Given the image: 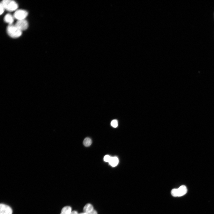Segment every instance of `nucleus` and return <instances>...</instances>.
Segmentation results:
<instances>
[{
    "label": "nucleus",
    "instance_id": "1",
    "mask_svg": "<svg viewBox=\"0 0 214 214\" xmlns=\"http://www.w3.org/2000/svg\"><path fill=\"white\" fill-rule=\"evenodd\" d=\"M7 32L11 37L16 38L19 37L22 34V32L15 25H9L7 28Z\"/></svg>",
    "mask_w": 214,
    "mask_h": 214
},
{
    "label": "nucleus",
    "instance_id": "2",
    "mask_svg": "<svg viewBox=\"0 0 214 214\" xmlns=\"http://www.w3.org/2000/svg\"><path fill=\"white\" fill-rule=\"evenodd\" d=\"M1 3L5 9L9 11L16 10L18 8V4L15 1L11 0H4Z\"/></svg>",
    "mask_w": 214,
    "mask_h": 214
},
{
    "label": "nucleus",
    "instance_id": "3",
    "mask_svg": "<svg viewBox=\"0 0 214 214\" xmlns=\"http://www.w3.org/2000/svg\"><path fill=\"white\" fill-rule=\"evenodd\" d=\"M187 191V189L186 187L182 185L178 189H173L171 191V194L174 197H180L185 195Z\"/></svg>",
    "mask_w": 214,
    "mask_h": 214
},
{
    "label": "nucleus",
    "instance_id": "4",
    "mask_svg": "<svg viewBox=\"0 0 214 214\" xmlns=\"http://www.w3.org/2000/svg\"><path fill=\"white\" fill-rule=\"evenodd\" d=\"M28 15V12L26 11L22 10L16 11L14 14L13 17L18 20L25 19Z\"/></svg>",
    "mask_w": 214,
    "mask_h": 214
},
{
    "label": "nucleus",
    "instance_id": "5",
    "mask_svg": "<svg viewBox=\"0 0 214 214\" xmlns=\"http://www.w3.org/2000/svg\"><path fill=\"white\" fill-rule=\"evenodd\" d=\"M13 210L10 206L3 203L0 205V214H12Z\"/></svg>",
    "mask_w": 214,
    "mask_h": 214
},
{
    "label": "nucleus",
    "instance_id": "6",
    "mask_svg": "<svg viewBox=\"0 0 214 214\" xmlns=\"http://www.w3.org/2000/svg\"><path fill=\"white\" fill-rule=\"evenodd\" d=\"M15 25L22 31L26 30L28 27V24L27 21L24 19L18 20Z\"/></svg>",
    "mask_w": 214,
    "mask_h": 214
},
{
    "label": "nucleus",
    "instance_id": "7",
    "mask_svg": "<svg viewBox=\"0 0 214 214\" xmlns=\"http://www.w3.org/2000/svg\"><path fill=\"white\" fill-rule=\"evenodd\" d=\"M94 210L93 206L90 203L87 204L84 206L83 208L84 212L87 213V214H89Z\"/></svg>",
    "mask_w": 214,
    "mask_h": 214
},
{
    "label": "nucleus",
    "instance_id": "8",
    "mask_svg": "<svg viewBox=\"0 0 214 214\" xmlns=\"http://www.w3.org/2000/svg\"><path fill=\"white\" fill-rule=\"evenodd\" d=\"M4 20L6 23L11 25L13 23L14 18L11 14H8L6 15L5 17Z\"/></svg>",
    "mask_w": 214,
    "mask_h": 214
},
{
    "label": "nucleus",
    "instance_id": "9",
    "mask_svg": "<svg viewBox=\"0 0 214 214\" xmlns=\"http://www.w3.org/2000/svg\"><path fill=\"white\" fill-rule=\"evenodd\" d=\"M119 163V160L116 157H112L109 162V164L113 167L117 166Z\"/></svg>",
    "mask_w": 214,
    "mask_h": 214
},
{
    "label": "nucleus",
    "instance_id": "10",
    "mask_svg": "<svg viewBox=\"0 0 214 214\" xmlns=\"http://www.w3.org/2000/svg\"><path fill=\"white\" fill-rule=\"evenodd\" d=\"M72 212V208L69 206L64 207L61 210L60 214H71Z\"/></svg>",
    "mask_w": 214,
    "mask_h": 214
},
{
    "label": "nucleus",
    "instance_id": "11",
    "mask_svg": "<svg viewBox=\"0 0 214 214\" xmlns=\"http://www.w3.org/2000/svg\"><path fill=\"white\" fill-rule=\"evenodd\" d=\"M92 143L91 139L89 137L86 138L83 141L84 145L86 147L91 146Z\"/></svg>",
    "mask_w": 214,
    "mask_h": 214
},
{
    "label": "nucleus",
    "instance_id": "12",
    "mask_svg": "<svg viewBox=\"0 0 214 214\" xmlns=\"http://www.w3.org/2000/svg\"><path fill=\"white\" fill-rule=\"evenodd\" d=\"M112 126L114 128H116L118 126V122L116 120H113L111 123Z\"/></svg>",
    "mask_w": 214,
    "mask_h": 214
},
{
    "label": "nucleus",
    "instance_id": "13",
    "mask_svg": "<svg viewBox=\"0 0 214 214\" xmlns=\"http://www.w3.org/2000/svg\"><path fill=\"white\" fill-rule=\"evenodd\" d=\"M111 158L112 157H110L109 155H106L104 157V160L105 162H109H109L110 161L111 159Z\"/></svg>",
    "mask_w": 214,
    "mask_h": 214
},
{
    "label": "nucleus",
    "instance_id": "14",
    "mask_svg": "<svg viewBox=\"0 0 214 214\" xmlns=\"http://www.w3.org/2000/svg\"><path fill=\"white\" fill-rule=\"evenodd\" d=\"M5 9L3 5L1 3V15L3 13Z\"/></svg>",
    "mask_w": 214,
    "mask_h": 214
},
{
    "label": "nucleus",
    "instance_id": "15",
    "mask_svg": "<svg viewBox=\"0 0 214 214\" xmlns=\"http://www.w3.org/2000/svg\"><path fill=\"white\" fill-rule=\"evenodd\" d=\"M89 214H98V213L96 211L94 210L93 211Z\"/></svg>",
    "mask_w": 214,
    "mask_h": 214
},
{
    "label": "nucleus",
    "instance_id": "16",
    "mask_svg": "<svg viewBox=\"0 0 214 214\" xmlns=\"http://www.w3.org/2000/svg\"><path fill=\"white\" fill-rule=\"evenodd\" d=\"M71 214H78V213L77 211H72Z\"/></svg>",
    "mask_w": 214,
    "mask_h": 214
},
{
    "label": "nucleus",
    "instance_id": "17",
    "mask_svg": "<svg viewBox=\"0 0 214 214\" xmlns=\"http://www.w3.org/2000/svg\"><path fill=\"white\" fill-rule=\"evenodd\" d=\"M78 214H87V213H86L84 212V213H79Z\"/></svg>",
    "mask_w": 214,
    "mask_h": 214
}]
</instances>
